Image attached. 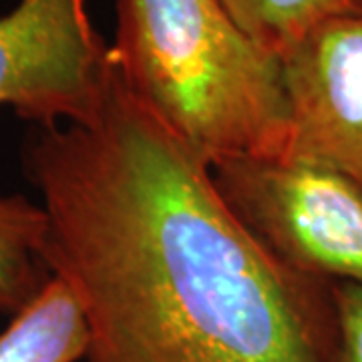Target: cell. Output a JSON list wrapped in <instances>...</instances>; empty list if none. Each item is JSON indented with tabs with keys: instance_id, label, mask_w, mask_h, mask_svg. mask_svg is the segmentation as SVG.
Listing matches in <instances>:
<instances>
[{
	"instance_id": "obj_9",
	"label": "cell",
	"mask_w": 362,
	"mask_h": 362,
	"mask_svg": "<svg viewBox=\"0 0 362 362\" xmlns=\"http://www.w3.org/2000/svg\"><path fill=\"white\" fill-rule=\"evenodd\" d=\"M332 296L338 318L337 362H362V286L334 282Z\"/></svg>"
},
{
	"instance_id": "obj_4",
	"label": "cell",
	"mask_w": 362,
	"mask_h": 362,
	"mask_svg": "<svg viewBox=\"0 0 362 362\" xmlns=\"http://www.w3.org/2000/svg\"><path fill=\"white\" fill-rule=\"evenodd\" d=\"M113 83L109 47L85 0H18L0 16V107L39 129L101 115Z\"/></svg>"
},
{
	"instance_id": "obj_1",
	"label": "cell",
	"mask_w": 362,
	"mask_h": 362,
	"mask_svg": "<svg viewBox=\"0 0 362 362\" xmlns=\"http://www.w3.org/2000/svg\"><path fill=\"white\" fill-rule=\"evenodd\" d=\"M23 165L45 266L85 320L81 362H337L334 282L272 254L115 71L101 115L33 133Z\"/></svg>"
},
{
	"instance_id": "obj_2",
	"label": "cell",
	"mask_w": 362,
	"mask_h": 362,
	"mask_svg": "<svg viewBox=\"0 0 362 362\" xmlns=\"http://www.w3.org/2000/svg\"><path fill=\"white\" fill-rule=\"evenodd\" d=\"M109 59L121 85L209 165L290 153L282 63L220 0H117Z\"/></svg>"
},
{
	"instance_id": "obj_8",
	"label": "cell",
	"mask_w": 362,
	"mask_h": 362,
	"mask_svg": "<svg viewBox=\"0 0 362 362\" xmlns=\"http://www.w3.org/2000/svg\"><path fill=\"white\" fill-rule=\"evenodd\" d=\"M240 30L280 63L316 28L362 13V0H220Z\"/></svg>"
},
{
	"instance_id": "obj_7",
	"label": "cell",
	"mask_w": 362,
	"mask_h": 362,
	"mask_svg": "<svg viewBox=\"0 0 362 362\" xmlns=\"http://www.w3.org/2000/svg\"><path fill=\"white\" fill-rule=\"evenodd\" d=\"M47 220L25 195H0V312L14 316L49 284L42 259Z\"/></svg>"
},
{
	"instance_id": "obj_6",
	"label": "cell",
	"mask_w": 362,
	"mask_h": 362,
	"mask_svg": "<svg viewBox=\"0 0 362 362\" xmlns=\"http://www.w3.org/2000/svg\"><path fill=\"white\" fill-rule=\"evenodd\" d=\"M85 346L83 314L57 278L0 330V362H81Z\"/></svg>"
},
{
	"instance_id": "obj_5",
	"label": "cell",
	"mask_w": 362,
	"mask_h": 362,
	"mask_svg": "<svg viewBox=\"0 0 362 362\" xmlns=\"http://www.w3.org/2000/svg\"><path fill=\"white\" fill-rule=\"evenodd\" d=\"M290 153L362 187V13L316 28L282 61Z\"/></svg>"
},
{
	"instance_id": "obj_3",
	"label": "cell",
	"mask_w": 362,
	"mask_h": 362,
	"mask_svg": "<svg viewBox=\"0 0 362 362\" xmlns=\"http://www.w3.org/2000/svg\"><path fill=\"white\" fill-rule=\"evenodd\" d=\"M235 218L288 266L362 286V187L306 157H235L209 165Z\"/></svg>"
}]
</instances>
